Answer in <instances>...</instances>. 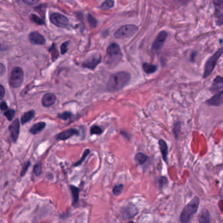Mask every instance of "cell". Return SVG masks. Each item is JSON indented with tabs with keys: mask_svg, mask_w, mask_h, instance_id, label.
I'll return each instance as SVG.
<instances>
[{
	"mask_svg": "<svg viewBox=\"0 0 223 223\" xmlns=\"http://www.w3.org/2000/svg\"><path fill=\"white\" fill-rule=\"evenodd\" d=\"M128 223H134V222H133V221H130V222H128Z\"/></svg>",
	"mask_w": 223,
	"mask_h": 223,
	"instance_id": "ee69618b",
	"label": "cell"
},
{
	"mask_svg": "<svg viewBox=\"0 0 223 223\" xmlns=\"http://www.w3.org/2000/svg\"><path fill=\"white\" fill-rule=\"evenodd\" d=\"M50 21L54 25L62 28H67L69 24L68 18L58 13H54L50 15Z\"/></svg>",
	"mask_w": 223,
	"mask_h": 223,
	"instance_id": "52a82bcc",
	"label": "cell"
},
{
	"mask_svg": "<svg viewBox=\"0 0 223 223\" xmlns=\"http://www.w3.org/2000/svg\"><path fill=\"white\" fill-rule=\"evenodd\" d=\"M114 4V1H112V0H107V1H104V3L102 4L101 6L100 7V8L102 10H108L113 7Z\"/></svg>",
	"mask_w": 223,
	"mask_h": 223,
	"instance_id": "d4e9b609",
	"label": "cell"
},
{
	"mask_svg": "<svg viewBox=\"0 0 223 223\" xmlns=\"http://www.w3.org/2000/svg\"><path fill=\"white\" fill-rule=\"evenodd\" d=\"M135 160L138 164L142 165L145 163L148 160V157L142 153H138L135 156Z\"/></svg>",
	"mask_w": 223,
	"mask_h": 223,
	"instance_id": "cb8c5ba5",
	"label": "cell"
},
{
	"mask_svg": "<svg viewBox=\"0 0 223 223\" xmlns=\"http://www.w3.org/2000/svg\"><path fill=\"white\" fill-rule=\"evenodd\" d=\"M9 130L10 131V135L11 139L13 142H16L18 139L20 132V122L19 120L17 119L15 120L9 127Z\"/></svg>",
	"mask_w": 223,
	"mask_h": 223,
	"instance_id": "30bf717a",
	"label": "cell"
},
{
	"mask_svg": "<svg viewBox=\"0 0 223 223\" xmlns=\"http://www.w3.org/2000/svg\"><path fill=\"white\" fill-rule=\"evenodd\" d=\"M158 183H159L160 188H162L165 185L168 183V179L165 177H160L159 180H158Z\"/></svg>",
	"mask_w": 223,
	"mask_h": 223,
	"instance_id": "8d00e7d4",
	"label": "cell"
},
{
	"mask_svg": "<svg viewBox=\"0 0 223 223\" xmlns=\"http://www.w3.org/2000/svg\"><path fill=\"white\" fill-rule=\"evenodd\" d=\"M35 116V111L33 110L29 111L28 112L24 113L21 117V122L22 124H24L27 122H30Z\"/></svg>",
	"mask_w": 223,
	"mask_h": 223,
	"instance_id": "7402d4cb",
	"label": "cell"
},
{
	"mask_svg": "<svg viewBox=\"0 0 223 223\" xmlns=\"http://www.w3.org/2000/svg\"><path fill=\"white\" fill-rule=\"evenodd\" d=\"M131 76L128 73L121 71L113 74L109 78L107 88L110 92H115L121 90L129 83Z\"/></svg>",
	"mask_w": 223,
	"mask_h": 223,
	"instance_id": "6da1fadb",
	"label": "cell"
},
{
	"mask_svg": "<svg viewBox=\"0 0 223 223\" xmlns=\"http://www.w3.org/2000/svg\"><path fill=\"white\" fill-rule=\"evenodd\" d=\"M196 52H194L191 54L190 55V60L192 62H194L195 61V57H196Z\"/></svg>",
	"mask_w": 223,
	"mask_h": 223,
	"instance_id": "b9f144b4",
	"label": "cell"
},
{
	"mask_svg": "<svg viewBox=\"0 0 223 223\" xmlns=\"http://www.w3.org/2000/svg\"><path fill=\"white\" fill-rule=\"evenodd\" d=\"M223 102V89L219 92L215 94L213 97L209 98L206 104L209 106H220Z\"/></svg>",
	"mask_w": 223,
	"mask_h": 223,
	"instance_id": "8fae6325",
	"label": "cell"
},
{
	"mask_svg": "<svg viewBox=\"0 0 223 223\" xmlns=\"http://www.w3.org/2000/svg\"><path fill=\"white\" fill-rule=\"evenodd\" d=\"M101 58H102L100 55H94L93 56L90 57L86 62H84L83 67L94 70L100 63Z\"/></svg>",
	"mask_w": 223,
	"mask_h": 223,
	"instance_id": "7c38bea8",
	"label": "cell"
},
{
	"mask_svg": "<svg viewBox=\"0 0 223 223\" xmlns=\"http://www.w3.org/2000/svg\"><path fill=\"white\" fill-rule=\"evenodd\" d=\"M3 71H5V69L4 68V66L3 64H1V75H2L3 74Z\"/></svg>",
	"mask_w": 223,
	"mask_h": 223,
	"instance_id": "7bdbcfd3",
	"label": "cell"
},
{
	"mask_svg": "<svg viewBox=\"0 0 223 223\" xmlns=\"http://www.w3.org/2000/svg\"><path fill=\"white\" fill-rule=\"evenodd\" d=\"M168 37V33L166 31H161V32L158 33L157 36L154 41L152 44V51L153 52H157L158 51L160 50L162 46L165 43V41Z\"/></svg>",
	"mask_w": 223,
	"mask_h": 223,
	"instance_id": "ba28073f",
	"label": "cell"
},
{
	"mask_svg": "<svg viewBox=\"0 0 223 223\" xmlns=\"http://www.w3.org/2000/svg\"><path fill=\"white\" fill-rule=\"evenodd\" d=\"M41 162H39L35 165L34 168H33V173L36 176L41 175L42 173V168H41Z\"/></svg>",
	"mask_w": 223,
	"mask_h": 223,
	"instance_id": "4dcf8cb0",
	"label": "cell"
},
{
	"mask_svg": "<svg viewBox=\"0 0 223 223\" xmlns=\"http://www.w3.org/2000/svg\"><path fill=\"white\" fill-rule=\"evenodd\" d=\"M4 96H5V89L3 86L1 85L0 86V99L3 100Z\"/></svg>",
	"mask_w": 223,
	"mask_h": 223,
	"instance_id": "ab89813d",
	"label": "cell"
},
{
	"mask_svg": "<svg viewBox=\"0 0 223 223\" xmlns=\"http://www.w3.org/2000/svg\"><path fill=\"white\" fill-rule=\"evenodd\" d=\"M122 54L119 45L117 43H111L107 48V60L110 64L118 63L122 58Z\"/></svg>",
	"mask_w": 223,
	"mask_h": 223,
	"instance_id": "277c9868",
	"label": "cell"
},
{
	"mask_svg": "<svg viewBox=\"0 0 223 223\" xmlns=\"http://www.w3.org/2000/svg\"><path fill=\"white\" fill-rule=\"evenodd\" d=\"M56 100V96L54 94L47 93L44 94L43 98H42V104H43L44 107L48 108V107H50L54 105Z\"/></svg>",
	"mask_w": 223,
	"mask_h": 223,
	"instance_id": "2e32d148",
	"label": "cell"
},
{
	"mask_svg": "<svg viewBox=\"0 0 223 223\" xmlns=\"http://www.w3.org/2000/svg\"><path fill=\"white\" fill-rule=\"evenodd\" d=\"M68 44H69V42L66 41V42H65V43H64L61 45V48H60V49H61V53H62V54H65V53L67 52V51H68Z\"/></svg>",
	"mask_w": 223,
	"mask_h": 223,
	"instance_id": "74e56055",
	"label": "cell"
},
{
	"mask_svg": "<svg viewBox=\"0 0 223 223\" xmlns=\"http://www.w3.org/2000/svg\"><path fill=\"white\" fill-rule=\"evenodd\" d=\"M138 31V27L132 24L125 25L118 29L115 33V37L118 39L130 38L134 35Z\"/></svg>",
	"mask_w": 223,
	"mask_h": 223,
	"instance_id": "5b68a950",
	"label": "cell"
},
{
	"mask_svg": "<svg viewBox=\"0 0 223 223\" xmlns=\"http://www.w3.org/2000/svg\"><path fill=\"white\" fill-rule=\"evenodd\" d=\"M215 5V17L216 24L220 26L223 25V1H214Z\"/></svg>",
	"mask_w": 223,
	"mask_h": 223,
	"instance_id": "9c48e42d",
	"label": "cell"
},
{
	"mask_svg": "<svg viewBox=\"0 0 223 223\" xmlns=\"http://www.w3.org/2000/svg\"><path fill=\"white\" fill-rule=\"evenodd\" d=\"M30 19L33 22H34L35 24H37V25H43L44 24L43 20L35 14L30 15Z\"/></svg>",
	"mask_w": 223,
	"mask_h": 223,
	"instance_id": "484cf974",
	"label": "cell"
},
{
	"mask_svg": "<svg viewBox=\"0 0 223 223\" xmlns=\"http://www.w3.org/2000/svg\"><path fill=\"white\" fill-rule=\"evenodd\" d=\"M158 144H159V148L161 152L162 158L165 162H167L168 160V145H167L166 142L163 139H160L158 141Z\"/></svg>",
	"mask_w": 223,
	"mask_h": 223,
	"instance_id": "ac0fdd59",
	"label": "cell"
},
{
	"mask_svg": "<svg viewBox=\"0 0 223 223\" xmlns=\"http://www.w3.org/2000/svg\"><path fill=\"white\" fill-rule=\"evenodd\" d=\"M124 186L123 185H118L113 188V193L115 196H118L120 195V194L122 193V190H123Z\"/></svg>",
	"mask_w": 223,
	"mask_h": 223,
	"instance_id": "4316f807",
	"label": "cell"
},
{
	"mask_svg": "<svg viewBox=\"0 0 223 223\" xmlns=\"http://www.w3.org/2000/svg\"><path fill=\"white\" fill-rule=\"evenodd\" d=\"M87 19H88V23L90 24V27L92 28H95L96 26H97V23L98 22L96 21V19H95L94 17L92 16L90 14H88L87 16Z\"/></svg>",
	"mask_w": 223,
	"mask_h": 223,
	"instance_id": "1f68e13d",
	"label": "cell"
},
{
	"mask_svg": "<svg viewBox=\"0 0 223 223\" xmlns=\"http://www.w3.org/2000/svg\"><path fill=\"white\" fill-rule=\"evenodd\" d=\"M103 132L102 129L98 126H92L90 128V133L91 134L95 135H100Z\"/></svg>",
	"mask_w": 223,
	"mask_h": 223,
	"instance_id": "f1b7e54d",
	"label": "cell"
},
{
	"mask_svg": "<svg viewBox=\"0 0 223 223\" xmlns=\"http://www.w3.org/2000/svg\"><path fill=\"white\" fill-rule=\"evenodd\" d=\"M24 72L22 69L16 67L12 70L9 79V84L12 88H18L23 82Z\"/></svg>",
	"mask_w": 223,
	"mask_h": 223,
	"instance_id": "8992f818",
	"label": "cell"
},
{
	"mask_svg": "<svg viewBox=\"0 0 223 223\" xmlns=\"http://www.w3.org/2000/svg\"><path fill=\"white\" fill-rule=\"evenodd\" d=\"M30 165H31V162L30 161H28V162H26V163L24 164V166H22V170H21V177H24V176L25 175L26 172L28 171V169H29V168H30Z\"/></svg>",
	"mask_w": 223,
	"mask_h": 223,
	"instance_id": "d6a6232c",
	"label": "cell"
},
{
	"mask_svg": "<svg viewBox=\"0 0 223 223\" xmlns=\"http://www.w3.org/2000/svg\"><path fill=\"white\" fill-rule=\"evenodd\" d=\"M30 42L34 44H43L45 43L44 37L37 32H32L29 35Z\"/></svg>",
	"mask_w": 223,
	"mask_h": 223,
	"instance_id": "9a60e30c",
	"label": "cell"
},
{
	"mask_svg": "<svg viewBox=\"0 0 223 223\" xmlns=\"http://www.w3.org/2000/svg\"><path fill=\"white\" fill-rule=\"evenodd\" d=\"M1 110L3 112H5L6 111L8 110V106L7 105L5 102H2L1 104Z\"/></svg>",
	"mask_w": 223,
	"mask_h": 223,
	"instance_id": "f35d334b",
	"label": "cell"
},
{
	"mask_svg": "<svg viewBox=\"0 0 223 223\" xmlns=\"http://www.w3.org/2000/svg\"><path fill=\"white\" fill-rule=\"evenodd\" d=\"M199 205L200 198L198 196H195L184 207L180 215V221L183 223H187L190 221L191 217L197 212Z\"/></svg>",
	"mask_w": 223,
	"mask_h": 223,
	"instance_id": "7a4b0ae2",
	"label": "cell"
},
{
	"mask_svg": "<svg viewBox=\"0 0 223 223\" xmlns=\"http://www.w3.org/2000/svg\"><path fill=\"white\" fill-rule=\"evenodd\" d=\"M23 2L24 3L28 4V5H33V4L38 3L39 1H30V0L29 1V0H26V1H23Z\"/></svg>",
	"mask_w": 223,
	"mask_h": 223,
	"instance_id": "60d3db41",
	"label": "cell"
},
{
	"mask_svg": "<svg viewBox=\"0 0 223 223\" xmlns=\"http://www.w3.org/2000/svg\"><path fill=\"white\" fill-rule=\"evenodd\" d=\"M15 111L13 109H8L7 111H6L5 112H4V115L5 117H7L9 121H11L13 119V118L15 117Z\"/></svg>",
	"mask_w": 223,
	"mask_h": 223,
	"instance_id": "83f0119b",
	"label": "cell"
},
{
	"mask_svg": "<svg viewBox=\"0 0 223 223\" xmlns=\"http://www.w3.org/2000/svg\"><path fill=\"white\" fill-rule=\"evenodd\" d=\"M223 53V48H220L213 54L207 60L204 67V78L208 77L211 74L213 71L215 69L216 65H217V62L219 58L221 56Z\"/></svg>",
	"mask_w": 223,
	"mask_h": 223,
	"instance_id": "3957f363",
	"label": "cell"
},
{
	"mask_svg": "<svg viewBox=\"0 0 223 223\" xmlns=\"http://www.w3.org/2000/svg\"><path fill=\"white\" fill-rule=\"evenodd\" d=\"M46 126V123L44 122H39L37 123L33 124V126L30 128V132L32 134L35 135L37 134L39 132H41L42 130H44V128Z\"/></svg>",
	"mask_w": 223,
	"mask_h": 223,
	"instance_id": "d6986e66",
	"label": "cell"
},
{
	"mask_svg": "<svg viewBox=\"0 0 223 223\" xmlns=\"http://www.w3.org/2000/svg\"><path fill=\"white\" fill-rule=\"evenodd\" d=\"M58 117L60 119H61L62 120H68V119H70V117H72V114L70 112H68V111H66V112H64L61 113V114H58Z\"/></svg>",
	"mask_w": 223,
	"mask_h": 223,
	"instance_id": "836d02e7",
	"label": "cell"
},
{
	"mask_svg": "<svg viewBox=\"0 0 223 223\" xmlns=\"http://www.w3.org/2000/svg\"><path fill=\"white\" fill-rule=\"evenodd\" d=\"M179 131H180L179 122H177V123L175 124L174 128H173V133H174L175 137L176 138V139H177V138H178V135H179Z\"/></svg>",
	"mask_w": 223,
	"mask_h": 223,
	"instance_id": "e575fe53",
	"label": "cell"
},
{
	"mask_svg": "<svg viewBox=\"0 0 223 223\" xmlns=\"http://www.w3.org/2000/svg\"><path fill=\"white\" fill-rule=\"evenodd\" d=\"M70 188L73 196V206H75L79 202V189L74 185H70Z\"/></svg>",
	"mask_w": 223,
	"mask_h": 223,
	"instance_id": "44dd1931",
	"label": "cell"
},
{
	"mask_svg": "<svg viewBox=\"0 0 223 223\" xmlns=\"http://www.w3.org/2000/svg\"><path fill=\"white\" fill-rule=\"evenodd\" d=\"M89 153H90V150H89V149H86V150L84 151V152L83 153V155H82L81 159H80L79 161H77L76 163L74 164V166L76 167V166H80V165H81L82 162L84 161V160H85V158H86V157H87Z\"/></svg>",
	"mask_w": 223,
	"mask_h": 223,
	"instance_id": "f546056e",
	"label": "cell"
},
{
	"mask_svg": "<svg viewBox=\"0 0 223 223\" xmlns=\"http://www.w3.org/2000/svg\"><path fill=\"white\" fill-rule=\"evenodd\" d=\"M122 213H123L124 218L128 219V218H133L135 215H137V209L135 206H128L124 207Z\"/></svg>",
	"mask_w": 223,
	"mask_h": 223,
	"instance_id": "e0dca14e",
	"label": "cell"
},
{
	"mask_svg": "<svg viewBox=\"0 0 223 223\" xmlns=\"http://www.w3.org/2000/svg\"><path fill=\"white\" fill-rule=\"evenodd\" d=\"M50 50L52 52V57L53 60H54L56 58H57L58 56V53L56 48L54 47V44H53L52 46H51Z\"/></svg>",
	"mask_w": 223,
	"mask_h": 223,
	"instance_id": "d590c367",
	"label": "cell"
},
{
	"mask_svg": "<svg viewBox=\"0 0 223 223\" xmlns=\"http://www.w3.org/2000/svg\"><path fill=\"white\" fill-rule=\"evenodd\" d=\"M143 69L145 72L148 74H151V73H153L157 71L158 67L157 66L154 65V64H151L148 63H144L143 64Z\"/></svg>",
	"mask_w": 223,
	"mask_h": 223,
	"instance_id": "603a6c76",
	"label": "cell"
},
{
	"mask_svg": "<svg viewBox=\"0 0 223 223\" xmlns=\"http://www.w3.org/2000/svg\"><path fill=\"white\" fill-rule=\"evenodd\" d=\"M223 88V77L217 76L214 79L210 88V91L213 94L218 93L221 91Z\"/></svg>",
	"mask_w": 223,
	"mask_h": 223,
	"instance_id": "5bb4252c",
	"label": "cell"
},
{
	"mask_svg": "<svg viewBox=\"0 0 223 223\" xmlns=\"http://www.w3.org/2000/svg\"><path fill=\"white\" fill-rule=\"evenodd\" d=\"M79 135V131L76 129L71 128L69 130L60 132L56 135V139L58 141H65V140L68 139L73 135Z\"/></svg>",
	"mask_w": 223,
	"mask_h": 223,
	"instance_id": "4fadbf2b",
	"label": "cell"
},
{
	"mask_svg": "<svg viewBox=\"0 0 223 223\" xmlns=\"http://www.w3.org/2000/svg\"><path fill=\"white\" fill-rule=\"evenodd\" d=\"M199 223H211V215L206 209H203L199 216Z\"/></svg>",
	"mask_w": 223,
	"mask_h": 223,
	"instance_id": "ffe728a7",
	"label": "cell"
}]
</instances>
